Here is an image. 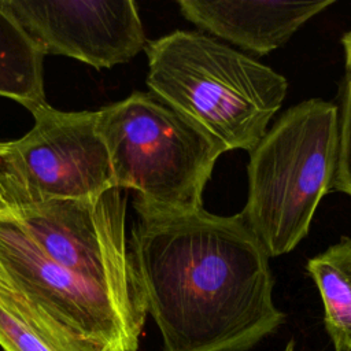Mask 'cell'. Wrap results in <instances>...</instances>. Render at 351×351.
I'll return each mask as SVG.
<instances>
[{"label":"cell","instance_id":"1","mask_svg":"<svg viewBox=\"0 0 351 351\" xmlns=\"http://www.w3.org/2000/svg\"><path fill=\"white\" fill-rule=\"evenodd\" d=\"M129 250L160 351H247L284 322L267 251L240 213L138 217Z\"/></svg>","mask_w":351,"mask_h":351},{"label":"cell","instance_id":"2","mask_svg":"<svg viewBox=\"0 0 351 351\" xmlns=\"http://www.w3.org/2000/svg\"><path fill=\"white\" fill-rule=\"evenodd\" d=\"M144 51L151 93L226 151L250 152L287 96L284 75L206 33L174 30Z\"/></svg>","mask_w":351,"mask_h":351},{"label":"cell","instance_id":"3","mask_svg":"<svg viewBox=\"0 0 351 351\" xmlns=\"http://www.w3.org/2000/svg\"><path fill=\"white\" fill-rule=\"evenodd\" d=\"M114 185L136 192L138 217L203 208V192L225 147L151 92L97 110Z\"/></svg>","mask_w":351,"mask_h":351},{"label":"cell","instance_id":"4","mask_svg":"<svg viewBox=\"0 0 351 351\" xmlns=\"http://www.w3.org/2000/svg\"><path fill=\"white\" fill-rule=\"evenodd\" d=\"M340 141L339 106L308 99L288 108L250 151L240 213L269 256L291 252L330 193Z\"/></svg>","mask_w":351,"mask_h":351},{"label":"cell","instance_id":"5","mask_svg":"<svg viewBox=\"0 0 351 351\" xmlns=\"http://www.w3.org/2000/svg\"><path fill=\"white\" fill-rule=\"evenodd\" d=\"M33 128L0 143V185L10 208L96 197L115 188L97 111H30Z\"/></svg>","mask_w":351,"mask_h":351},{"label":"cell","instance_id":"6","mask_svg":"<svg viewBox=\"0 0 351 351\" xmlns=\"http://www.w3.org/2000/svg\"><path fill=\"white\" fill-rule=\"evenodd\" d=\"M0 284L100 351H137L145 318L49 259L11 208L0 213Z\"/></svg>","mask_w":351,"mask_h":351},{"label":"cell","instance_id":"7","mask_svg":"<svg viewBox=\"0 0 351 351\" xmlns=\"http://www.w3.org/2000/svg\"><path fill=\"white\" fill-rule=\"evenodd\" d=\"M11 211L49 259L147 317L144 293L126 243L122 189L112 188L89 199L27 204Z\"/></svg>","mask_w":351,"mask_h":351},{"label":"cell","instance_id":"8","mask_svg":"<svg viewBox=\"0 0 351 351\" xmlns=\"http://www.w3.org/2000/svg\"><path fill=\"white\" fill-rule=\"evenodd\" d=\"M45 55H64L95 69H111L145 49L132 0H0Z\"/></svg>","mask_w":351,"mask_h":351},{"label":"cell","instance_id":"9","mask_svg":"<svg viewBox=\"0 0 351 351\" xmlns=\"http://www.w3.org/2000/svg\"><path fill=\"white\" fill-rule=\"evenodd\" d=\"M333 3L180 0L177 4L182 16L200 30L262 56L282 47L308 19Z\"/></svg>","mask_w":351,"mask_h":351},{"label":"cell","instance_id":"10","mask_svg":"<svg viewBox=\"0 0 351 351\" xmlns=\"http://www.w3.org/2000/svg\"><path fill=\"white\" fill-rule=\"evenodd\" d=\"M0 346L4 351H100L3 284Z\"/></svg>","mask_w":351,"mask_h":351},{"label":"cell","instance_id":"11","mask_svg":"<svg viewBox=\"0 0 351 351\" xmlns=\"http://www.w3.org/2000/svg\"><path fill=\"white\" fill-rule=\"evenodd\" d=\"M306 267L318 288L335 351H351V239L341 237L308 259Z\"/></svg>","mask_w":351,"mask_h":351},{"label":"cell","instance_id":"12","mask_svg":"<svg viewBox=\"0 0 351 351\" xmlns=\"http://www.w3.org/2000/svg\"><path fill=\"white\" fill-rule=\"evenodd\" d=\"M0 96L12 99L29 111L47 104L44 53L0 8Z\"/></svg>","mask_w":351,"mask_h":351},{"label":"cell","instance_id":"13","mask_svg":"<svg viewBox=\"0 0 351 351\" xmlns=\"http://www.w3.org/2000/svg\"><path fill=\"white\" fill-rule=\"evenodd\" d=\"M339 118V156L330 192H343L351 196V70H346L340 82Z\"/></svg>","mask_w":351,"mask_h":351},{"label":"cell","instance_id":"14","mask_svg":"<svg viewBox=\"0 0 351 351\" xmlns=\"http://www.w3.org/2000/svg\"><path fill=\"white\" fill-rule=\"evenodd\" d=\"M341 44L344 48V58H346V70H351V30H348L343 38H341Z\"/></svg>","mask_w":351,"mask_h":351},{"label":"cell","instance_id":"15","mask_svg":"<svg viewBox=\"0 0 351 351\" xmlns=\"http://www.w3.org/2000/svg\"><path fill=\"white\" fill-rule=\"evenodd\" d=\"M7 210H10V206L7 204V202H5L4 196H3V191H1V185H0V213L7 211Z\"/></svg>","mask_w":351,"mask_h":351}]
</instances>
